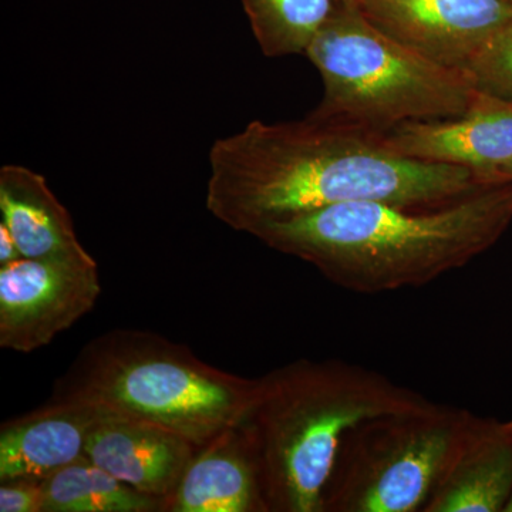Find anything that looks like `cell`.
I'll use <instances>...</instances> for the list:
<instances>
[{"instance_id": "19", "label": "cell", "mask_w": 512, "mask_h": 512, "mask_svg": "<svg viewBox=\"0 0 512 512\" xmlns=\"http://www.w3.org/2000/svg\"><path fill=\"white\" fill-rule=\"evenodd\" d=\"M23 258L20 254L18 244L3 222H0V266L13 264Z\"/></svg>"}, {"instance_id": "12", "label": "cell", "mask_w": 512, "mask_h": 512, "mask_svg": "<svg viewBox=\"0 0 512 512\" xmlns=\"http://www.w3.org/2000/svg\"><path fill=\"white\" fill-rule=\"evenodd\" d=\"M198 448L173 431L109 413L93 430L86 456L164 505Z\"/></svg>"}, {"instance_id": "13", "label": "cell", "mask_w": 512, "mask_h": 512, "mask_svg": "<svg viewBox=\"0 0 512 512\" xmlns=\"http://www.w3.org/2000/svg\"><path fill=\"white\" fill-rule=\"evenodd\" d=\"M512 493V426L480 419L423 512H504Z\"/></svg>"}, {"instance_id": "16", "label": "cell", "mask_w": 512, "mask_h": 512, "mask_svg": "<svg viewBox=\"0 0 512 512\" xmlns=\"http://www.w3.org/2000/svg\"><path fill=\"white\" fill-rule=\"evenodd\" d=\"M266 57L305 55L342 0H241Z\"/></svg>"}, {"instance_id": "2", "label": "cell", "mask_w": 512, "mask_h": 512, "mask_svg": "<svg viewBox=\"0 0 512 512\" xmlns=\"http://www.w3.org/2000/svg\"><path fill=\"white\" fill-rule=\"evenodd\" d=\"M512 222V181L439 208L363 201L266 225V247L308 262L346 291L419 288L493 247Z\"/></svg>"}, {"instance_id": "17", "label": "cell", "mask_w": 512, "mask_h": 512, "mask_svg": "<svg viewBox=\"0 0 512 512\" xmlns=\"http://www.w3.org/2000/svg\"><path fill=\"white\" fill-rule=\"evenodd\" d=\"M478 92L512 101V15L467 70Z\"/></svg>"}, {"instance_id": "4", "label": "cell", "mask_w": 512, "mask_h": 512, "mask_svg": "<svg viewBox=\"0 0 512 512\" xmlns=\"http://www.w3.org/2000/svg\"><path fill=\"white\" fill-rule=\"evenodd\" d=\"M258 379L202 362L187 346L146 330L119 329L84 346L53 400H77L144 421L197 447L247 417Z\"/></svg>"}, {"instance_id": "5", "label": "cell", "mask_w": 512, "mask_h": 512, "mask_svg": "<svg viewBox=\"0 0 512 512\" xmlns=\"http://www.w3.org/2000/svg\"><path fill=\"white\" fill-rule=\"evenodd\" d=\"M305 55L323 83L322 100L308 116L375 136L410 121L457 116L477 93L467 74L377 29L355 0L340 2Z\"/></svg>"}, {"instance_id": "22", "label": "cell", "mask_w": 512, "mask_h": 512, "mask_svg": "<svg viewBox=\"0 0 512 512\" xmlns=\"http://www.w3.org/2000/svg\"><path fill=\"white\" fill-rule=\"evenodd\" d=\"M510 424H511V426H512V421H510Z\"/></svg>"}, {"instance_id": "3", "label": "cell", "mask_w": 512, "mask_h": 512, "mask_svg": "<svg viewBox=\"0 0 512 512\" xmlns=\"http://www.w3.org/2000/svg\"><path fill=\"white\" fill-rule=\"evenodd\" d=\"M421 394L339 359H299L259 377L242 421L269 512H322L343 437L373 417L427 406Z\"/></svg>"}, {"instance_id": "1", "label": "cell", "mask_w": 512, "mask_h": 512, "mask_svg": "<svg viewBox=\"0 0 512 512\" xmlns=\"http://www.w3.org/2000/svg\"><path fill=\"white\" fill-rule=\"evenodd\" d=\"M477 174L393 153L375 134L306 116L255 120L210 150L208 211L254 235L266 225L348 202L439 208L483 188Z\"/></svg>"}, {"instance_id": "14", "label": "cell", "mask_w": 512, "mask_h": 512, "mask_svg": "<svg viewBox=\"0 0 512 512\" xmlns=\"http://www.w3.org/2000/svg\"><path fill=\"white\" fill-rule=\"evenodd\" d=\"M0 214L29 259H86L69 211L43 175L18 164L0 168Z\"/></svg>"}, {"instance_id": "6", "label": "cell", "mask_w": 512, "mask_h": 512, "mask_svg": "<svg viewBox=\"0 0 512 512\" xmlns=\"http://www.w3.org/2000/svg\"><path fill=\"white\" fill-rule=\"evenodd\" d=\"M478 421L430 402L356 424L340 444L322 512H423Z\"/></svg>"}, {"instance_id": "15", "label": "cell", "mask_w": 512, "mask_h": 512, "mask_svg": "<svg viewBox=\"0 0 512 512\" xmlns=\"http://www.w3.org/2000/svg\"><path fill=\"white\" fill-rule=\"evenodd\" d=\"M43 512H163V501L124 484L84 456L43 480Z\"/></svg>"}, {"instance_id": "10", "label": "cell", "mask_w": 512, "mask_h": 512, "mask_svg": "<svg viewBox=\"0 0 512 512\" xmlns=\"http://www.w3.org/2000/svg\"><path fill=\"white\" fill-rule=\"evenodd\" d=\"M163 512H269L258 456L244 424L198 448Z\"/></svg>"}, {"instance_id": "18", "label": "cell", "mask_w": 512, "mask_h": 512, "mask_svg": "<svg viewBox=\"0 0 512 512\" xmlns=\"http://www.w3.org/2000/svg\"><path fill=\"white\" fill-rule=\"evenodd\" d=\"M45 485L42 478L0 481V512H43Z\"/></svg>"}, {"instance_id": "7", "label": "cell", "mask_w": 512, "mask_h": 512, "mask_svg": "<svg viewBox=\"0 0 512 512\" xmlns=\"http://www.w3.org/2000/svg\"><path fill=\"white\" fill-rule=\"evenodd\" d=\"M101 293L94 258L0 266V348L35 352L87 315Z\"/></svg>"}, {"instance_id": "9", "label": "cell", "mask_w": 512, "mask_h": 512, "mask_svg": "<svg viewBox=\"0 0 512 512\" xmlns=\"http://www.w3.org/2000/svg\"><path fill=\"white\" fill-rule=\"evenodd\" d=\"M379 137L400 156L467 168L484 183H497L512 160V101L477 90L464 113L410 121Z\"/></svg>"}, {"instance_id": "11", "label": "cell", "mask_w": 512, "mask_h": 512, "mask_svg": "<svg viewBox=\"0 0 512 512\" xmlns=\"http://www.w3.org/2000/svg\"><path fill=\"white\" fill-rule=\"evenodd\" d=\"M109 412L77 400H50L0 427V481L42 478L86 456L97 424Z\"/></svg>"}, {"instance_id": "20", "label": "cell", "mask_w": 512, "mask_h": 512, "mask_svg": "<svg viewBox=\"0 0 512 512\" xmlns=\"http://www.w3.org/2000/svg\"><path fill=\"white\" fill-rule=\"evenodd\" d=\"M497 181H512V160L498 173Z\"/></svg>"}, {"instance_id": "21", "label": "cell", "mask_w": 512, "mask_h": 512, "mask_svg": "<svg viewBox=\"0 0 512 512\" xmlns=\"http://www.w3.org/2000/svg\"><path fill=\"white\" fill-rule=\"evenodd\" d=\"M504 512H512V493L510 498H508V503L505 505Z\"/></svg>"}, {"instance_id": "8", "label": "cell", "mask_w": 512, "mask_h": 512, "mask_svg": "<svg viewBox=\"0 0 512 512\" xmlns=\"http://www.w3.org/2000/svg\"><path fill=\"white\" fill-rule=\"evenodd\" d=\"M372 25L431 62L466 74L512 15V0H355Z\"/></svg>"}]
</instances>
